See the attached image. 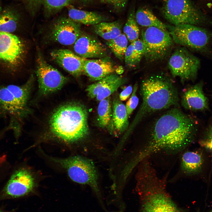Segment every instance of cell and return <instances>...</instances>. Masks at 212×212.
<instances>
[{"instance_id": "cell-24", "label": "cell", "mask_w": 212, "mask_h": 212, "mask_svg": "<svg viewBox=\"0 0 212 212\" xmlns=\"http://www.w3.org/2000/svg\"><path fill=\"white\" fill-rule=\"evenodd\" d=\"M20 16L16 11L7 8L0 12V32L11 33L16 29Z\"/></svg>"}, {"instance_id": "cell-40", "label": "cell", "mask_w": 212, "mask_h": 212, "mask_svg": "<svg viewBox=\"0 0 212 212\" xmlns=\"http://www.w3.org/2000/svg\"><path fill=\"white\" fill-rule=\"evenodd\" d=\"M0 9H1V7H0Z\"/></svg>"}, {"instance_id": "cell-22", "label": "cell", "mask_w": 212, "mask_h": 212, "mask_svg": "<svg viewBox=\"0 0 212 212\" xmlns=\"http://www.w3.org/2000/svg\"><path fill=\"white\" fill-rule=\"evenodd\" d=\"M135 16L137 23L142 26L155 27L168 31L167 25L159 20L150 10L146 7L139 9L135 13Z\"/></svg>"}, {"instance_id": "cell-36", "label": "cell", "mask_w": 212, "mask_h": 212, "mask_svg": "<svg viewBox=\"0 0 212 212\" xmlns=\"http://www.w3.org/2000/svg\"><path fill=\"white\" fill-rule=\"evenodd\" d=\"M132 92V88L131 85L127 86L120 94L119 99L122 101L126 100L129 97Z\"/></svg>"}, {"instance_id": "cell-29", "label": "cell", "mask_w": 212, "mask_h": 212, "mask_svg": "<svg viewBox=\"0 0 212 212\" xmlns=\"http://www.w3.org/2000/svg\"><path fill=\"white\" fill-rule=\"evenodd\" d=\"M135 14L134 9L130 11L123 29L124 34L131 43L138 39L139 34V29L135 20Z\"/></svg>"}, {"instance_id": "cell-6", "label": "cell", "mask_w": 212, "mask_h": 212, "mask_svg": "<svg viewBox=\"0 0 212 212\" xmlns=\"http://www.w3.org/2000/svg\"><path fill=\"white\" fill-rule=\"evenodd\" d=\"M161 10L165 18L174 25L212 26V19L190 0H164Z\"/></svg>"}, {"instance_id": "cell-39", "label": "cell", "mask_w": 212, "mask_h": 212, "mask_svg": "<svg viewBox=\"0 0 212 212\" xmlns=\"http://www.w3.org/2000/svg\"><path fill=\"white\" fill-rule=\"evenodd\" d=\"M0 212H3L2 211L0 210Z\"/></svg>"}, {"instance_id": "cell-9", "label": "cell", "mask_w": 212, "mask_h": 212, "mask_svg": "<svg viewBox=\"0 0 212 212\" xmlns=\"http://www.w3.org/2000/svg\"><path fill=\"white\" fill-rule=\"evenodd\" d=\"M147 60L154 62L165 58L170 52L173 41L168 31L155 27H147L141 32Z\"/></svg>"}, {"instance_id": "cell-14", "label": "cell", "mask_w": 212, "mask_h": 212, "mask_svg": "<svg viewBox=\"0 0 212 212\" xmlns=\"http://www.w3.org/2000/svg\"><path fill=\"white\" fill-rule=\"evenodd\" d=\"M180 167L182 171L188 176L202 178L207 175L208 178L210 160L206 152L200 147L193 150L186 151L183 154Z\"/></svg>"}, {"instance_id": "cell-19", "label": "cell", "mask_w": 212, "mask_h": 212, "mask_svg": "<svg viewBox=\"0 0 212 212\" xmlns=\"http://www.w3.org/2000/svg\"><path fill=\"white\" fill-rule=\"evenodd\" d=\"M203 82L189 87L184 92L181 100L182 106L191 110L201 111L208 108V102L203 90Z\"/></svg>"}, {"instance_id": "cell-8", "label": "cell", "mask_w": 212, "mask_h": 212, "mask_svg": "<svg viewBox=\"0 0 212 212\" xmlns=\"http://www.w3.org/2000/svg\"><path fill=\"white\" fill-rule=\"evenodd\" d=\"M51 160L63 168L72 180L90 186L96 194L103 207H104L101 199L97 173L92 161L77 156L64 158H52Z\"/></svg>"}, {"instance_id": "cell-32", "label": "cell", "mask_w": 212, "mask_h": 212, "mask_svg": "<svg viewBox=\"0 0 212 212\" xmlns=\"http://www.w3.org/2000/svg\"><path fill=\"white\" fill-rule=\"evenodd\" d=\"M112 74L107 76L97 82L88 86L86 91L88 96L91 98L96 97L99 90L110 79Z\"/></svg>"}, {"instance_id": "cell-26", "label": "cell", "mask_w": 212, "mask_h": 212, "mask_svg": "<svg viewBox=\"0 0 212 212\" xmlns=\"http://www.w3.org/2000/svg\"><path fill=\"white\" fill-rule=\"evenodd\" d=\"M110 97L100 101L97 108L98 122L102 128L108 127L111 125L112 107Z\"/></svg>"}, {"instance_id": "cell-25", "label": "cell", "mask_w": 212, "mask_h": 212, "mask_svg": "<svg viewBox=\"0 0 212 212\" xmlns=\"http://www.w3.org/2000/svg\"><path fill=\"white\" fill-rule=\"evenodd\" d=\"M126 80L125 77L120 76L117 74H112L110 79L98 91L96 97V100L100 101L110 97L119 87L125 83Z\"/></svg>"}, {"instance_id": "cell-27", "label": "cell", "mask_w": 212, "mask_h": 212, "mask_svg": "<svg viewBox=\"0 0 212 212\" xmlns=\"http://www.w3.org/2000/svg\"><path fill=\"white\" fill-rule=\"evenodd\" d=\"M200 147L208 155L210 161V167L208 181L210 182L212 175V123L208 125L200 135L198 140Z\"/></svg>"}, {"instance_id": "cell-31", "label": "cell", "mask_w": 212, "mask_h": 212, "mask_svg": "<svg viewBox=\"0 0 212 212\" xmlns=\"http://www.w3.org/2000/svg\"><path fill=\"white\" fill-rule=\"evenodd\" d=\"M124 59L126 66L129 68L134 67L139 63L132 42L127 47Z\"/></svg>"}, {"instance_id": "cell-4", "label": "cell", "mask_w": 212, "mask_h": 212, "mask_svg": "<svg viewBox=\"0 0 212 212\" xmlns=\"http://www.w3.org/2000/svg\"><path fill=\"white\" fill-rule=\"evenodd\" d=\"M138 188L144 199L142 212H180L165 190V181L159 177L151 164L140 167Z\"/></svg>"}, {"instance_id": "cell-23", "label": "cell", "mask_w": 212, "mask_h": 212, "mask_svg": "<svg viewBox=\"0 0 212 212\" xmlns=\"http://www.w3.org/2000/svg\"><path fill=\"white\" fill-rule=\"evenodd\" d=\"M93 28L96 34L107 41L114 39L122 33V25L118 21H103L94 25Z\"/></svg>"}, {"instance_id": "cell-12", "label": "cell", "mask_w": 212, "mask_h": 212, "mask_svg": "<svg viewBox=\"0 0 212 212\" xmlns=\"http://www.w3.org/2000/svg\"><path fill=\"white\" fill-rule=\"evenodd\" d=\"M36 74L40 92L47 94L60 89L67 81L57 69L48 64L39 51L37 52Z\"/></svg>"}, {"instance_id": "cell-16", "label": "cell", "mask_w": 212, "mask_h": 212, "mask_svg": "<svg viewBox=\"0 0 212 212\" xmlns=\"http://www.w3.org/2000/svg\"><path fill=\"white\" fill-rule=\"evenodd\" d=\"M74 49L77 55L87 59L105 57L107 53L106 46L98 39L82 32L74 44Z\"/></svg>"}, {"instance_id": "cell-15", "label": "cell", "mask_w": 212, "mask_h": 212, "mask_svg": "<svg viewBox=\"0 0 212 212\" xmlns=\"http://www.w3.org/2000/svg\"><path fill=\"white\" fill-rule=\"evenodd\" d=\"M82 32L81 24L69 17H62L55 21L49 34L50 37L54 41L68 46L74 44Z\"/></svg>"}, {"instance_id": "cell-20", "label": "cell", "mask_w": 212, "mask_h": 212, "mask_svg": "<svg viewBox=\"0 0 212 212\" xmlns=\"http://www.w3.org/2000/svg\"><path fill=\"white\" fill-rule=\"evenodd\" d=\"M112 106V125L116 132H122L127 128L129 124L125 106L117 98L114 99Z\"/></svg>"}, {"instance_id": "cell-7", "label": "cell", "mask_w": 212, "mask_h": 212, "mask_svg": "<svg viewBox=\"0 0 212 212\" xmlns=\"http://www.w3.org/2000/svg\"><path fill=\"white\" fill-rule=\"evenodd\" d=\"M174 42L212 57V31L190 24L168 26Z\"/></svg>"}, {"instance_id": "cell-13", "label": "cell", "mask_w": 212, "mask_h": 212, "mask_svg": "<svg viewBox=\"0 0 212 212\" xmlns=\"http://www.w3.org/2000/svg\"><path fill=\"white\" fill-rule=\"evenodd\" d=\"M35 186L34 178L30 171L25 168H20L11 172L2 193L9 197H19L33 191Z\"/></svg>"}, {"instance_id": "cell-34", "label": "cell", "mask_w": 212, "mask_h": 212, "mask_svg": "<svg viewBox=\"0 0 212 212\" xmlns=\"http://www.w3.org/2000/svg\"><path fill=\"white\" fill-rule=\"evenodd\" d=\"M101 2L111 6L116 11L120 12L125 7L128 0H99Z\"/></svg>"}, {"instance_id": "cell-17", "label": "cell", "mask_w": 212, "mask_h": 212, "mask_svg": "<svg viewBox=\"0 0 212 212\" xmlns=\"http://www.w3.org/2000/svg\"><path fill=\"white\" fill-rule=\"evenodd\" d=\"M50 55L59 66L72 76L78 77L83 74L84 64L87 59L65 49L54 50Z\"/></svg>"}, {"instance_id": "cell-11", "label": "cell", "mask_w": 212, "mask_h": 212, "mask_svg": "<svg viewBox=\"0 0 212 212\" xmlns=\"http://www.w3.org/2000/svg\"><path fill=\"white\" fill-rule=\"evenodd\" d=\"M26 54L23 41L11 33L0 32V61L12 68L18 67Z\"/></svg>"}, {"instance_id": "cell-33", "label": "cell", "mask_w": 212, "mask_h": 212, "mask_svg": "<svg viewBox=\"0 0 212 212\" xmlns=\"http://www.w3.org/2000/svg\"><path fill=\"white\" fill-rule=\"evenodd\" d=\"M138 87V84L136 83L134 86L130 97L127 102L125 105L128 117L135 109L138 103L139 99L136 94Z\"/></svg>"}, {"instance_id": "cell-21", "label": "cell", "mask_w": 212, "mask_h": 212, "mask_svg": "<svg viewBox=\"0 0 212 212\" xmlns=\"http://www.w3.org/2000/svg\"><path fill=\"white\" fill-rule=\"evenodd\" d=\"M69 18L74 21L86 25H95L105 21L106 18L96 12L80 10L74 8L69 9Z\"/></svg>"}, {"instance_id": "cell-3", "label": "cell", "mask_w": 212, "mask_h": 212, "mask_svg": "<svg viewBox=\"0 0 212 212\" xmlns=\"http://www.w3.org/2000/svg\"><path fill=\"white\" fill-rule=\"evenodd\" d=\"M49 127L52 135L59 140L68 143L78 141L88 132L87 110L77 104L60 107L52 114Z\"/></svg>"}, {"instance_id": "cell-35", "label": "cell", "mask_w": 212, "mask_h": 212, "mask_svg": "<svg viewBox=\"0 0 212 212\" xmlns=\"http://www.w3.org/2000/svg\"><path fill=\"white\" fill-rule=\"evenodd\" d=\"M132 42L133 43L138 61L139 62L145 54V49L143 42L142 39H139Z\"/></svg>"}, {"instance_id": "cell-28", "label": "cell", "mask_w": 212, "mask_h": 212, "mask_svg": "<svg viewBox=\"0 0 212 212\" xmlns=\"http://www.w3.org/2000/svg\"><path fill=\"white\" fill-rule=\"evenodd\" d=\"M128 40L125 34L122 33L114 39L107 41L106 44L115 56L122 60L127 47Z\"/></svg>"}, {"instance_id": "cell-5", "label": "cell", "mask_w": 212, "mask_h": 212, "mask_svg": "<svg viewBox=\"0 0 212 212\" xmlns=\"http://www.w3.org/2000/svg\"><path fill=\"white\" fill-rule=\"evenodd\" d=\"M31 80L21 85L0 83V118L9 120L16 138L20 134V123L26 111Z\"/></svg>"}, {"instance_id": "cell-38", "label": "cell", "mask_w": 212, "mask_h": 212, "mask_svg": "<svg viewBox=\"0 0 212 212\" xmlns=\"http://www.w3.org/2000/svg\"><path fill=\"white\" fill-rule=\"evenodd\" d=\"M81 0V1H83L86 2V1H91V0Z\"/></svg>"}, {"instance_id": "cell-37", "label": "cell", "mask_w": 212, "mask_h": 212, "mask_svg": "<svg viewBox=\"0 0 212 212\" xmlns=\"http://www.w3.org/2000/svg\"><path fill=\"white\" fill-rule=\"evenodd\" d=\"M206 8L212 9V0H200Z\"/></svg>"}, {"instance_id": "cell-41", "label": "cell", "mask_w": 212, "mask_h": 212, "mask_svg": "<svg viewBox=\"0 0 212 212\" xmlns=\"http://www.w3.org/2000/svg\"><path fill=\"white\" fill-rule=\"evenodd\" d=\"M210 212H212V211H211Z\"/></svg>"}, {"instance_id": "cell-2", "label": "cell", "mask_w": 212, "mask_h": 212, "mask_svg": "<svg viewBox=\"0 0 212 212\" xmlns=\"http://www.w3.org/2000/svg\"><path fill=\"white\" fill-rule=\"evenodd\" d=\"M140 90L142 103L131 129L151 113L178 104L176 88L170 79L164 74H153L145 78L142 82Z\"/></svg>"}, {"instance_id": "cell-1", "label": "cell", "mask_w": 212, "mask_h": 212, "mask_svg": "<svg viewBox=\"0 0 212 212\" xmlns=\"http://www.w3.org/2000/svg\"><path fill=\"white\" fill-rule=\"evenodd\" d=\"M198 130L195 118L179 108H172L154 122L148 142L138 158L143 160L160 151L175 153L184 150L194 141Z\"/></svg>"}, {"instance_id": "cell-10", "label": "cell", "mask_w": 212, "mask_h": 212, "mask_svg": "<svg viewBox=\"0 0 212 212\" xmlns=\"http://www.w3.org/2000/svg\"><path fill=\"white\" fill-rule=\"evenodd\" d=\"M168 67L174 77L183 82L193 80L196 77L200 68V60L186 48L176 49L171 56Z\"/></svg>"}, {"instance_id": "cell-30", "label": "cell", "mask_w": 212, "mask_h": 212, "mask_svg": "<svg viewBox=\"0 0 212 212\" xmlns=\"http://www.w3.org/2000/svg\"><path fill=\"white\" fill-rule=\"evenodd\" d=\"M45 9L49 12L58 11L68 6L70 0H39Z\"/></svg>"}, {"instance_id": "cell-18", "label": "cell", "mask_w": 212, "mask_h": 212, "mask_svg": "<svg viewBox=\"0 0 212 212\" xmlns=\"http://www.w3.org/2000/svg\"><path fill=\"white\" fill-rule=\"evenodd\" d=\"M117 68H115L110 59L107 56L97 59H87L84 64L83 74L92 80L98 81L116 72Z\"/></svg>"}]
</instances>
